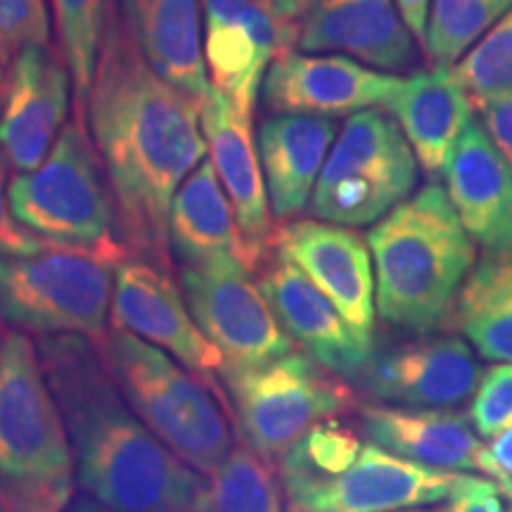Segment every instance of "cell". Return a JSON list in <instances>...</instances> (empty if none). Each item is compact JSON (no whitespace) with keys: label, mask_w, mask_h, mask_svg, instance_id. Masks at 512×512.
I'll return each mask as SVG.
<instances>
[{"label":"cell","mask_w":512,"mask_h":512,"mask_svg":"<svg viewBox=\"0 0 512 512\" xmlns=\"http://www.w3.org/2000/svg\"><path fill=\"white\" fill-rule=\"evenodd\" d=\"M86 119L112 183L121 242L171 271V202L209 155L202 105L150 67L117 0L107 15Z\"/></svg>","instance_id":"1"},{"label":"cell","mask_w":512,"mask_h":512,"mask_svg":"<svg viewBox=\"0 0 512 512\" xmlns=\"http://www.w3.org/2000/svg\"><path fill=\"white\" fill-rule=\"evenodd\" d=\"M36 349L83 491L114 512H204L211 479L136 418L98 344L81 335H43Z\"/></svg>","instance_id":"2"},{"label":"cell","mask_w":512,"mask_h":512,"mask_svg":"<svg viewBox=\"0 0 512 512\" xmlns=\"http://www.w3.org/2000/svg\"><path fill=\"white\" fill-rule=\"evenodd\" d=\"M366 242L384 323L425 335L451 318L460 287L475 266V240L441 185H425L382 216Z\"/></svg>","instance_id":"3"},{"label":"cell","mask_w":512,"mask_h":512,"mask_svg":"<svg viewBox=\"0 0 512 512\" xmlns=\"http://www.w3.org/2000/svg\"><path fill=\"white\" fill-rule=\"evenodd\" d=\"M74 451L38 358L17 328L0 330V501L8 512H64Z\"/></svg>","instance_id":"4"},{"label":"cell","mask_w":512,"mask_h":512,"mask_svg":"<svg viewBox=\"0 0 512 512\" xmlns=\"http://www.w3.org/2000/svg\"><path fill=\"white\" fill-rule=\"evenodd\" d=\"M131 259L121 240L98 247L53 245L29 256H0V318L34 335L107 339L114 275Z\"/></svg>","instance_id":"5"},{"label":"cell","mask_w":512,"mask_h":512,"mask_svg":"<svg viewBox=\"0 0 512 512\" xmlns=\"http://www.w3.org/2000/svg\"><path fill=\"white\" fill-rule=\"evenodd\" d=\"M98 347L133 413L185 465L214 477L233 451L219 396L133 332L110 328Z\"/></svg>","instance_id":"6"},{"label":"cell","mask_w":512,"mask_h":512,"mask_svg":"<svg viewBox=\"0 0 512 512\" xmlns=\"http://www.w3.org/2000/svg\"><path fill=\"white\" fill-rule=\"evenodd\" d=\"M8 197L15 219L46 240L76 247L121 240L110 176L86 119L67 121L43 164L12 178Z\"/></svg>","instance_id":"7"},{"label":"cell","mask_w":512,"mask_h":512,"mask_svg":"<svg viewBox=\"0 0 512 512\" xmlns=\"http://www.w3.org/2000/svg\"><path fill=\"white\" fill-rule=\"evenodd\" d=\"M418 183V157L392 114H351L332 145L311 214L337 226H370L406 202Z\"/></svg>","instance_id":"8"},{"label":"cell","mask_w":512,"mask_h":512,"mask_svg":"<svg viewBox=\"0 0 512 512\" xmlns=\"http://www.w3.org/2000/svg\"><path fill=\"white\" fill-rule=\"evenodd\" d=\"M235 422L247 448L268 463L285 453L320 420L354 408V392L304 351L245 370H223Z\"/></svg>","instance_id":"9"},{"label":"cell","mask_w":512,"mask_h":512,"mask_svg":"<svg viewBox=\"0 0 512 512\" xmlns=\"http://www.w3.org/2000/svg\"><path fill=\"white\" fill-rule=\"evenodd\" d=\"M181 283L192 318L226 358L223 370L264 366L294 351L292 337L235 256L183 268Z\"/></svg>","instance_id":"10"},{"label":"cell","mask_w":512,"mask_h":512,"mask_svg":"<svg viewBox=\"0 0 512 512\" xmlns=\"http://www.w3.org/2000/svg\"><path fill=\"white\" fill-rule=\"evenodd\" d=\"M456 477L366 444L342 475L290 477L283 479V489L290 512H394L446 501Z\"/></svg>","instance_id":"11"},{"label":"cell","mask_w":512,"mask_h":512,"mask_svg":"<svg viewBox=\"0 0 512 512\" xmlns=\"http://www.w3.org/2000/svg\"><path fill=\"white\" fill-rule=\"evenodd\" d=\"M110 328L126 330L169 351L216 396H223L216 375L226 358L192 318L188 302L169 271L145 259H126L114 275Z\"/></svg>","instance_id":"12"},{"label":"cell","mask_w":512,"mask_h":512,"mask_svg":"<svg viewBox=\"0 0 512 512\" xmlns=\"http://www.w3.org/2000/svg\"><path fill=\"white\" fill-rule=\"evenodd\" d=\"M204 62L216 91L254 112L268 67L299 41V24L275 19L254 0H202Z\"/></svg>","instance_id":"13"},{"label":"cell","mask_w":512,"mask_h":512,"mask_svg":"<svg viewBox=\"0 0 512 512\" xmlns=\"http://www.w3.org/2000/svg\"><path fill=\"white\" fill-rule=\"evenodd\" d=\"M273 252L292 261L335 304L349 328L373 344V261L368 242L356 230L320 219L290 221L275 230Z\"/></svg>","instance_id":"14"},{"label":"cell","mask_w":512,"mask_h":512,"mask_svg":"<svg viewBox=\"0 0 512 512\" xmlns=\"http://www.w3.org/2000/svg\"><path fill=\"white\" fill-rule=\"evenodd\" d=\"M72 91L67 64L48 46L22 50L5 69L0 155L19 174L38 169L53 150L67 124Z\"/></svg>","instance_id":"15"},{"label":"cell","mask_w":512,"mask_h":512,"mask_svg":"<svg viewBox=\"0 0 512 512\" xmlns=\"http://www.w3.org/2000/svg\"><path fill=\"white\" fill-rule=\"evenodd\" d=\"M389 76L344 55L285 53L268 67L261 95L275 114L344 117L387 107L401 86Z\"/></svg>","instance_id":"16"},{"label":"cell","mask_w":512,"mask_h":512,"mask_svg":"<svg viewBox=\"0 0 512 512\" xmlns=\"http://www.w3.org/2000/svg\"><path fill=\"white\" fill-rule=\"evenodd\" d=\"M254 112L242 110L226 93L211 86L202 105V131L216 176L233 204L242 238L259 273L273 254V209L261 166L259 145L254 143Z\"/></svg>","instance_id":"17"},{"label":"cell","mask_w":512,"mask_h":512,"mask_svg":"<svg viewBox=\"0 0 512 512\" xmlns=\"http://www.w3.org/2000/svg\"><path fill=\"white\" fill-rule=\"evenodd\" d=\"M259 273V290L304 354L347 380L366 375L373 363V344L349 328L335 304L292 261L273 252Z\"/></svg>","instance_id":"18"},{"label":"cell","mask_w":512,"mask_h":512,"mask_svg":"<svg viewBox=\"0 0 512 512\" xmlns=\"http://www.w3.org/2000/svg\"><path fill=\"white\" fill-rule=\"evenodd\" d=\"M479 380L477 356L453 335L396 347L373 358L363 375L370 396L403 408H453L475 394Z\"/></svg>","instance_id":"19"},{"label":"cell","mask_w":512,"mask_h":512,"mask_svg":"<svg viewBox=\"0 0 512 512\" xmlns=\"http://www.w3.org/2000/svg\"><path fill=\"white\" fill-rule=\"evenodd\" d=\"M394 0H309L299 19L302 53H344L368 67L403 72L418 60Z\"/></svg>","instance_id":"20"},{"label":"cell","mask_w":512,"mask_h":512,"mask_svg":"<svg viewBox=\"0 0 512 512\" xmlns=\"http://www.w3.org/2000/svg\"><path fill=\"white\" fill-rule=\"evenodd\" d=\"M441 176L470 238L486 249L512 247V166L479 121L467 124Z\"/></svg>","instance_id":"21"},{"label":"cell","mask_w":512,"mask_h":512,"mask_svg":"<svg viewBox=\"0 0 512 512\" xmlns=\"http://www.w3.org/2000/svg\"><path fill=\"white\" fill-rule=\"evenodd\" d=\"M119 10L150 67L204 105L211 81L202 48V0H121Z\"/></svg>","instance_id":"22"},{"label":"cell","mask_w":512,"mask_h":512,"mask_svg":"<svg viewBox=\"0 0 512 512\" xmlns=\"http://www.w3.org/2000/svg\"><path fill=\"white\" fill-rule=\"evenodd\" d=\"M337 136L330 117L275 114L261 124L259 157L275 219L287 221L306 209Z\"/></svg>","instance_id":"23"},{"label":"cell","mask_w":512,"mask_h":512,"mask_svg":"<svg viewBox=\"0 0 512 512\" xmlns=\"http://www.w3.org/2000/svg\"><path fill=\"white\" fill-rule=\"evenodd\" d=\"M384 110L399 124L422 169L441 176L453 145L472 121L475 105L456 69L432 67L403 79Z\"/></svg>","instance_id":"24"},{"label":"cell","mask_w":512,"mask_h":512,"mask_svg":"<svg viewBox=\"0 0 512 512\" xmlns=\"http://www.w3.org/2000/svg\"><path fill=\"white\" fill-rule=\"evenodd\" d=\"M370 441L396 456L437 470H477L484 444L472 432L467 415L451 408H361Z\"/></svg>","instance_id":"25"},{"label":"cell","mask_w":512,"mask_h":512,"mask_svg":"<svg viewBox=\"0 0 512 512\" xmlns=\"http://www.w3.org/2000/svg\"><path fill=\"white\" fill-rule=\"evenodd\" d=\"M169 249L185 268L228 254L242 261L249 273H256L233 204L211 159L197 164L171 202Z\"/></svg>","instance_id":"26"},{"label":"cell","mask_w":512,"mask_h":512,"mask_svg":"<svg viewBox=\"0 0 512 512\" xmlns=\"http://www.w3.org/2000/svg\"><path fill=\"white\" fill-rule=\"evenodd\" d=\"M451 318L479 356L512 363V247L486 249L467 273Z\"/></svg>","instance_id":"27"},{"label":"cell","mask_w":512,"mask_h":512,"mask_svg":"<svg viewBox=\"0 0 512 512\" xmlns=\"http://www.w3.org/2000/svg\"><path fill=\"white\" fill-rule=\"evenodd\" d=\"M112 0H53L62 60L72 74L74 114L86 119Z\"/></svg>","instance_id":"28"},{"label":"cell","mask_w":512,"mask_h":512,"mask_svg":"<svg viewBox=\"0 0 512 512\" xmlns=\"http://www.w3.org/2000/svg\"><path fill=\"white\" fill-rule=\"evenodd\" d=\"M275 463L238 446L211 477L204 512H283V486Z\"/></svg>","instance_id":"29"},{"label":"cell","mask_w":512,"mask_h":512,"mask_svg":"<svg viewBox=\"0 0 512 512\" xmlns=\"http://www.w3.org/2000/svg\"><path fill=\"white\" fill-rule=\"evenodd\" d=\"M510 8L512 0H432L422 48L434 67H451Z\"/></svg>","instance_id":"30"},{"label":"cell","mask_w":512,"mask_h":512,"mask_svg":"<svg viewBox=\"0 0 512 512\" xmlns=\"http://www.w3.org/2000/svg\"><path fill=\"white\" fill-rule=\"evenodd\" d=\"M363 444L354 430L335 418L320 420L280 460V479H325L347 472L361 456Z\"/></svg>","instance_id":"31"},{"label":"cell","mask_w":512,"mask_h":512,"mask_svg":"<svg viewBox=\"0 0 512 512\" xmlns=\"http://www.w3.org/2000/svg\"><path fill=\"white\" fill-rule=\"evenodd\" d=\"M472 105L512 91V8L456 67Z\"/></svg>","instance_id":"32"},{"label":"cell","mask_w":512,"mask_h":512,"mask_svg":"<svg viewBox=\"0 0 512 512\" xmlns=\"http://www.w3.org/2000/svg\"><path fill=\"white\" fill-rule=\"evenodd\" d=\"M46 0H0V69H8L22 50L48 46Z\"/></svg>","instance_id":"33"},{"label":"cell","mask_w":512,"mask_h":512,"mask_svg":"<svg viewBox=\"0 0 512 512\" xmlns=\"http://www.w3.org/2000/svg\"><path fill=\"white\" fill-rule=\"evenodd\" d=\"M479 437H498L512 427V363H496L484 370L470 406Z\"/></svg>","instance_id":"34"},{"label":"cell","mask_w":512,"mask_h":512,"mask_svg":"<svg viewBox=\"0 0 512 512\" xmlns=\"http://www.w3.org/2000/svg\"><path fill=\"white\" fill-rule=\"evenodd\" d=\"M8 162L0 155V256H29L53 245V240L31 233L15 219L8 197Z\"/></svg>","instance_id":"35"},{"label":"cell","mask_w":512,"mask_h":512,"mask_svg":"<svg viewBox=\"0 0 512 512\" xmlns=\"http://www.w3.org/2000/svg\"><path fill=\"white\" fill-rule=\"evenodd\" d=\"M446 512H512V501L491 479L458 475Z\"/></svg>","instance_id":"36"},{"label":"cell","mask_w":512,"mask_h":512,"mask_svg":"<svg viewBox=\"0 0 512 512\" xmlns=\"http://www.w3.org/2000/svg\"><path fill=\"white\" fill-rule=\"evenodd\" d=\"M475 110L479 112V124L484 126L486 136L512 166V91L477 102Z\"/></svg>","instance_id":"37"},{"label":"cell","mask_w":512,"mask_h":512,"mask_svg":"<svg viewBox=\"0 0 512 512\" xmlns=\"http://www.w3.org/2000/svg\"><path fill=\"white\" fill-rule=\"evenodd\" d=\"M479 472L486 475V479H491L512 501V427L498 434L484 448Z\"/></svg>","instance_id":"38"},{"label":"cell","mask_w":512,"mask_h":512,"mask_svg":"<svg viewBox=\"0 0 512 512\" xmlns=\"http://www.w3.org/2000/svg\"><path fill=\"white\" fill-rule=\"evenodd\" d=\"M399 8L403 22L411 29V34L418 38L420 46L425 43L427 17H430V0H394Z\"/></svg>","instance_id":"39"},{"label":"cell","mask_w":512,"mask_h":512,"mask_svg":"<svg viewBox=\"0 0 512 512\" xmlns=\"http://www.w3.org/2000/svg\"><path fill=\"white\" fill-rule=\"evenodd\" d=\"M256 5H261L266 12H271L275 19H283V22H297L302 19L309 0H254Z\"/></svg>","instance_id":"40"},{"label":"cell","mask_w":512,"mask_h":512,"mask_svg":"<svg viewBox=\"0 0 512 512\" xmlns=\"http://www.w3.org/2000/svg\"><path fill=\"white\" fill-rule=\"evenodd\" d=\"M64 512H114V510L105 508V505L95 501V498H76V501Z\"/></svg>","instance_id":"41"},{"label":"cell","mask_w":512,"mask_h":512,"mask_svg":"<svg viewBox=\"0 0 512 512\" xmlns=\"http://www.w3.org/2000/svg\"><path fill=\"white\" fill-rule=\"evenodd\" d=\"M403 512H446V510H403Z\"/></svg>","instance_id":"42"},{"label":"cell","mask_w":512,"mask_h":512,"mask_svg":"<svg viewBox=\"0 0 512 512\" xmlns=\"http://www.w3.org/2000/svg\"><path fill=\"white\" fill-rule=\"evenodd\" d=\"M0 512H8V510H5V505H3V501H0Z\"/></svg>","instance_id":"43"},{"label":"cell","mask_w":512,"mask_h":512,"mask_svg":"<svg viewBox=\"0 0 512 512\" xmlns=\"http://www.w3.org/2000/svg\"><path fill=\"white\" fill-rule=\"evenodd\" d=\"M0 320H3V318H0ZM0 330H3V325H0Z\"/></svg>","instance_id":"44"}]
</instances>
